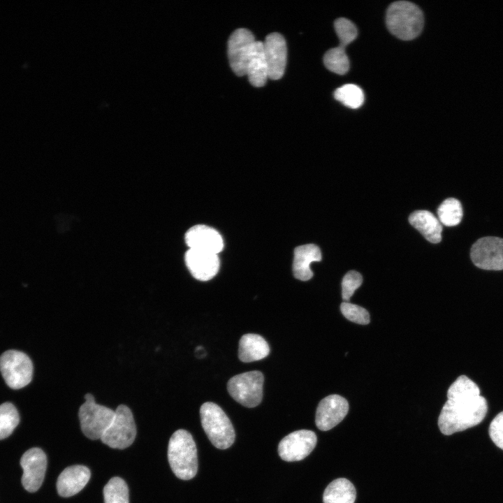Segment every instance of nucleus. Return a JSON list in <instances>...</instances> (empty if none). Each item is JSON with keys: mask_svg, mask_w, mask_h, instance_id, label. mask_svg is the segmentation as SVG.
<instances>
[{"mask_svg": "<svg viewBox=\"0 0 503 503\" xmlns=\"http://www.w3.org/2000/svg\"><path fill=\"white\" fill-rule=\"evenodd\" d=\"M0 372L10 388L20 389L31 381L33 364L26 353L8 350L0 356Z\"/></svg>", "mask_w": 503, "mask_h": 503, "instance_id": "0eeeda50", "label": "nucleus"}, {"mask_svg": "<svg viewBox=\"0 0 503 503\" xmlns=\"http://www.w3.org/2000/svg\"><path fill=\"white\" fill-rule=\"evenodd\" d=\"M340 310L344 316L352 322L366 325L370 321L369 312L359 305L343 302Z\"/></svg>", "mask_w": 503, "mask_h": 503, "instance_id": "c85d7f7f", "label": "nucleus"}, {"mask_svg": "<svg viewBox=\"0 0 503 503\" xmlns=\"http://www.w3.org/2000/svg\"><path fill=\"white\" fill-rule=\"evenodd\" d=\"M20 421L15 407L10 402L0 405V439L8 437L13 432Z\"/></svg>", "mask_w": 503, "mask_h": 503, "instance_id": "bb28decb", "label": "nucleus"}, {"mask_svg": "<svg viewBox=\"0 0 503 503\" xmlns=\"http://www.w3.org/2000/svg\"><path fill=\"white\" fill-rule=\"evenodd\" d=\"M409 221L429 242L435 244L442 240V224L432 212L415 211L409 215Z\"/></svg>", "mask_w": 503, "mask_h": 503, "instance_id": "6ab92c4d", "label": "nucleus"}, {"mask_svg": "<svg viewBox=\"0 0 503 503\" xmlns=\"http://www.w3.org/2000/svg\"><path fill=\"white\" fill-rule=\"evenodd\" d=\"M270 347L265 340L259 335L248 333L242 336L239 342L238 357L244 363H250L265 358Z\"/></svg>", "mask_w": 503, "mask_h": 503, "instance_id": "aec40b11", "label": "nucleus"}, {"mask_svg": "<svg viewBox=\"0 0 503 503\" xmlns=\"http://www.w3.org/2000/svg\"><path fill=\"white\" fill-rule=\"evenodd\" d=\"M362 282L363 277L361 275L355 270L349 271L344 276L342 282V296L344 302L349 300Z\"/></svg>", "mask_w": 503, "mask_h": 503, "instance_id": "c756f323", "label": "nucleus"}, {"mask_svg": "<svg viewBox=\"0 0 503 503\" xmlns=\"http://www.w3.org/2000/svg\"><path fill=\"white\" fill-rule=\"evenodd\" d=\"M321 260V252L318 246L307 244L297 247L294 250L293 272L294 277L302 281H307L313 276L310 264Z\"/></svg>", "mask_w": 503, "mask_h": 503, "instance_id": "a211bd4d", "label": "nucleus"}, {"mask_svg": "<svg viewBox=\"0 0 503 503\" xmlns=\"http://www.w3.org/2000/svg\"><path fill=\"white\" fill-rule=\"evenodd\" d=\"M349 411L347 400L339 395H330L320 401L316 411V427L327 431L340 423Z\"/></svg>", "mask_w": 503, "mask_h": 503, "instance_id": "ddd939ff", "label": "nucleus"}, {"mask_svg": "<svg viewBox=\"0 0 503 503\" xmlns=\"http://www.w3.org/2000/svg\"><path fill=\"white\" fill-rule=\"evenodd\" d=\"M263 381V374L260 371H249L231 378L227 389L235 401L252 408L258 405L262 400Z\"/></svg>", "mask_w": 503, "mask_h": 503, "instance_id": "423d86ee", "label": "nucleus"}, {"mask_svg": "<svg viewBox=\"0 0 503 503\" xmlns=\"http://www.w3.org/2000/svg\"><path fill=\"white\" fill-rule=\"evenodd\" d=\"M256 40L252 33L244 28L236 29L228 41V57L233 71L238 76L246 75L247 66Z\"/></svg>", "mask_w": 503, "mask_h": 503, "instance_id": "9d476101", "label": "nucleus"}, {"mask_svg": "<svg viewBox=\"0 0 503 503\" xmlns=\"http://www.w3.org/2000/svg\"><path fill=\"white\" fill-rule=\"evenodd\" d=\"M246 75L250 84L256 87H263L268 78V71L263 50V43L256 41L249 59Z\"/></svg>", "mask_w": 503, "mask_h": 503, "instance_id": "412c9836", "label": "nucleus"}, {"mask_svg": "<svg viewBox=\"0 0 503 503\" xmlns=\"http://www.w3.org/2000/svg\"><path fill=\"white\" fill-rule=\"evenodd\" d=\"M136 427L131 409L124 404L115 410L114 418L101 437V442L112 449H124L134 441Z\"/></svg>", "mask_w": 503, "mask_h": 503, "instance_id": "6e6552de", "label": "nucleus"}, {"mask_svg": "<svg viewBox=\"0 0 503 503\" xmlns=\"http://www.w3.org/2000/svg\"><path fill=\"white\" fill-rule=\"evenodd\" d=\"M263 43V50L268 66V78L280 79L285 71L287 49L285 39L279 33L268 34Z\"/></svg>", "mask_w": 503, "mask_h": 503, "instance_id": "4468645a", "label": "nucleus"}, {"mask_svg": "<svg viewBox=\"0 0 503 503\" xmlns=\"http://www.w3.org/2000/svg\"><path fill=\"white\" fill-rule=\"evenodd\" d=\"M317 442L316 434L309 430H299L285 436L278 446L280 458L286 462L299 461L314 450Z\"/></svg>", "mask_w": 503, "mask_h": 503, "instance_id": "9b49d317", "label": "nucleus"}, {"mask_svg": "<svg viewBox=\"0 0 503 503\" xmlns=\"http://www.w3.org/2000/svg\"><path fill=\"white\" fill-rule=\"evenodd\" d=\"M85 399L78 411L81 430L91 439H101L110 425L115 411L97 404L91 393H87Z\"/></svg>", "mask_w": 503, "mask_h": 503, "instance_id": "39448f33", "label": "nucleus"}, {"mask_svg": "<svg viewBox=\"0 0 503 503\" xmlns=\"http://www.w3.org/2000/svg\"><path fill=\"white\" fill-rule=\"evenodd\" d=\"M104 503H129V489L120 477L110 479L103 488Z\"/></svg>", "mask_w": 503, "mask_h": 503, "instance_id": "b1692460", "label": "nucleus"}, {"mask_svg": "<svg viewBox=\"0 0 503 503\" xmlns=\"http://www.w3.org/2000/svg\"><path fill=\"white\" fill-rule=\"evenodd\" d=\"M90 471L84 465H73L64 469L57 481V489L61 497H68L79 493L88 483Z\"/></svg>", "mask_w": 503, "mask_h": 503, "instance_id": "f3484780", "label": "nucleus"}, {"mask_svg": "<svg viewBox=\"0 0 503 503\" xmlns=\"http://www.w3.org/2000/svg\"><path fill=\"white\" fill-rule=\"evenodd\" d=\"M488 411V403L479 386L465 375L458 377L447 391V400L438 418L441 432L451 435L479 424Z\"/></svg>", "mask_w": 503, "mask_h": 503, "instance_id": "f257e3e1", "label": "nucleus"}, {"mask_svg": "<svg viewBox=\"0 0 503 503\" xmlns=\"http://www.w3.org/2000/svg\"><path fill=\"white\" fill-rule=\"evenodd\" d=\"M438 218L441 224L446 226H454L460 224L463 216L460 202L454 198L444 200L437 209Z\"/></svg>", "mask_w": 503, "mask_h": 503, "instance_id": "5701e85b", "label": "nucleus"}, {"mask_svg": "<svg viewBox=\"0 0 503 503\" xmlns=\"http://www.w3.org/2000/svg\"><path fill=\"white\" fill-rule=\"evenodd\" d=\"M202 427L211 443L217 449H226L235 440L233 425L222 409L212 402L203 403L200 409Z\"/></svg>", "mask_w": 503, "mask_h": 503, "instance_id": "20e7f679", "label": "nucleus"}, {"mask_svg": "<svg viewBox=\"0 0 503 503\" xmlns=\"http://www.w3.org/2000/svg\"><path fill=\"white\" fill-rule=\"evenodd\" d=\"M356 490L347 479L333 480L326 488L323 495V503H354Z\"/></svg>", "mask_w": 503, "mask_h": 503, "instance_id": "4be33fe9", "label": "nucleus"}, {"mask_svg": "<svg viewBox=\"0 0 503 503\" xmlns=\"http://www.w3.org/2000/svg\"><path fill=\"white\" fill-rule=\"evenodd\" d=\"M168 459L175 475L182 480L194 478L198 470L197 450L191 435L180 429L170 437Z\"/></svg>", "mask_w": 503, "mask_h": 503, "instance_id": "f03ea898", "label": "nucleus"}, {"mask_svg": "<svg viewBox=\"0 0 503 503\" xmlns=\"http://www.w3.org/2000/svg\"><path fill=\"white\" fill-rule=\"evenodd\" d=\"M185 242L189 249L216 254L224 247L223 238L219 233L205 225H196L190 228L185 234Z\"/></svg>", "mask_w": 503, "mask_h": 503, "instance_id": "dca6fc26", "label": "nucleus"}, {"mask_svg": "<svg viewBox=\"0 0 503 503\" xmlns=\"http://www.w3.org/2000/svg\"><path fill=\"white\" fill-rule=\"evenodd\" d=\"M20 465L23 470L22 484L29 492L37 491L41 486L47 467V458L39 448H32L27 451L20 459Z\"/></svg>", "mask_w": 503, "mask_h": 503, "instance_id": "f8f14e48", "label": "nucleus"}, {"mask_svg": "<svg viewBox=\"0 0 503 503\" xmlns=\"http://www.w3.org/2000/svg\"><path fill=\"white\" fill-rule=\"evenodd\" d=\"M184 260L192 276L200 281L212 279L219 271V259L216 254L189 249Z\"/></svg>", "mask_w": 503, "mask_h": 503, "instance_id": "2eb2a0df", "label": "nucleus"}, {"mask_svg": "<svg viewBox=\"0 0 503 503\" xmlns=\"http://www.w3.org/2000/svg\"><path fill=\"white\" fill-rule=\"evenodd\" d=\"M386 26L400 39L409 41L421 32L424 19L421 10L414 3L399 1L391 3L386 11Z\"/></svg>", "mask_w": 503, "mask_h": 503, "instance_id": "7ed1b4c3", "label": "nucleus"}, {"mask_svg": "<svg viewBox=\"0 0 503 503\" xmlns=\"http://www.w3.org/2000/svg\"><path fill=\"white\" fill-rule=\"evenodd\" d=\"M326 67L339 75L345 74L349 68V60L344 48L340 46L328 50L323 57Z\"/></svg>", "mask_w": 503, "mask_h": 503, "instance_id": "a878e982", "label": "nucleus"}, {"mask_svg": "<svg viewBox=\"0 0 503 503\" xmlns=\"http://www.w3.org/2000/svg\"><path fill=\"white\" fill-rule=\"evenodd\" d=\"M470 256L478 268L489 270H503V239L483 237L472 245Z\"/></svg>", "mask_w": 503, "mask_h": 503, "instance_id": "1a4fd4ad", "label": "nucleus"}, {"mask_svg": "<svg viewBox=\"0 0 503 503\" xmlns=\"http://www.w3.org/2000/svg\"><path fill=\"white\" fill-rule=\"evenodd\" d=\"M334 97L345 106L356 109L364 102L363 90L354 84H347L337 88L334 92Z\"/></svg>", "mask_w": 503, "mask_h": 503, "instance_id": "393cba45", "label": "nucleus"}, {"mask_svg": "<svg viewBox=\"0 0 503 503\" xmlns=\"http://www.w3.org/2000/svg\"><path fill=\"white\" fill-rule=\"evenodd\" d=\"M488 433L493 443L503 450V411L493 418L488 429Z\"/></svg>", "mask_w": 503, "mask_h": 503, "instance_id": "7c9ffc66", "label": "nucleus"}, {"mask_svg": "<svg viewBox=\"0 0 503 503\" xmlns=\"http://www.w3.org/2000/svg\"><path fill=\"white\" fill-rule=\"evenodd\" d=\"M335 29L340 41V45L345 47L353 41L358 35L356 25L349 20L340 17L334 22Z\"/></svg>", "mask_w": 503, "mask_h": 503, "instance_id": "cd10ccee", "label": "nucleus"}]
</instances>
